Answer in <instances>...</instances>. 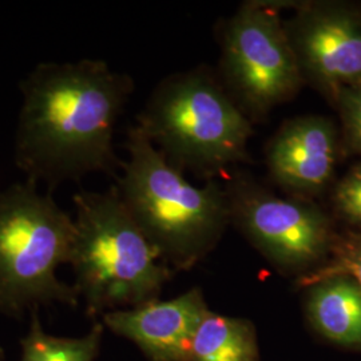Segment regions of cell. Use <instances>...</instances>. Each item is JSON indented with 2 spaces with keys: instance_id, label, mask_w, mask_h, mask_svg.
<instances>
[{
  "instance_id": "1",
  "label": "cell",
  "mask_w": 361,
  "mask_h": 361,
  "mask_svg": "<svg viewBox=\"0 0 361 361\" xmlns=\"http://www.w3.org/2000/svg\"><path fill=\"white\" fill-rule=\"evenodd\" d=\"M15 164L49 193L116 168L114 129L133 82L104 61L39 63L20 82Z\"/></svg>"
},
{
  "instance_id": "2",
  "label": "cell",
  "mask_w": 361,
  "mask_h": 361,
  "mask_svg": "<svg viewBox=\"0 0 361 361\" xmlns=\"http://www.w3.org/2000/svg\"><path fill=\"white\" fill-rule=\"evenodd\" d=\"M126 149L116 188L123 205L168 265L190 268L232 219L231 198L217 183L197 188L185 180L138 126Z\"/></svg>"
},
{
  "instance_id": "3",
  "label": "cell",
  "mask_w": 361,
  "mask_h": 361,
  "mask_svg": "<svg viewBox=\"0 0 361 361\" xmlns=\"http://www.w3.org/2000/svg\"><path fill=\"white\" fill-rule=\"evenodd\" d=\"M70 265L89 317L154 301L171 269L123 205L118 189L74 194Z\"/></svg>"
},
{
  "instance_id": "4",
  "label": "cell",
  "mask_w": 361,
  "mask_h": 361,
  "mask_svg": "<svg viewBox=\"0 0 361 361\" xmlns=\"http://www.w3.org/2000/svg\"><path fill=\"white\" fill-rule=\"evenodd\" d=\"M74 217L51 193L25 180L0 190V313L23 317L27 312L63 304L77 307L74 285L56 271L71 261Z\"/></svg>"
},
{
  "instance_id": "5",
  "label": "cell",
  "mask_w": 361,
  "mask_h": 361,
  "mask_svg": "<svg viewBox=\"0 0 361 361\" xmlns=\"http://www.w3.org/2000/svg\"><path fill=\"white\" fill-rule=\"evenodd\" d=\"M176 166L217 170L244 159L252 126L219 85L202 73L165 79L138 125Z\"/></svg>"
},
{
  "instance_id": "6",
  "label": "cell",
  "mask_w": 361,
  "mask_h": 361,
  "mask_svg": "<svg viewBox=\"0 0 361 361\" xmlns=\"http://www.w3.org/2000/svg\"><path fill=\"white\" fill-rule=\"evenodd\" d=\"M224 70L241 104L265 114L296 94L304 78L285 23L273 6L247 3L224 35Z\"/></svg>"
},
{
  "instance_id": "7",
  "label": "cell",
  "mask_w": 361,
  "mask_h": 361,
  "mask_svg": "<svg viewBox=\"0 0 361 361\" xmlns=\"http://www.w3.org/2000/svg\"><path fill=\"white\" fill-rule=\"evenodd\" d=\"M231 210L232 219L265 257L300 277L329 255L335 240L328 217L305 201L243 188L233 194Z\"/></svg>"
},
{
  "instance_id": "8",
  "label": "cell",
  "mask_w": 361,
  "mask_h": 361,
  "mask_svg": "<svg viewBox=\"0 0 361 361\" xmlns=\"http://www.w3.org/2000/svg\"><path fill=\"white\" fill-rule=\"evenodd\" d=\"M285 28L304 79L335 101L361 80V13L337 3L301 4Z\"/></svg>"
},
{
  "instance_id": "9",
  "label": "cell",
  "mask_w": 361,
  "mask_h": 361,
  "mask_svg": "<svg viewBox=\"0 0 361 361\" xmlns=\"http://www.w3.org/2000/svg\"><path fill=\"white\" fill-rule=\"evenodd\" d=\"M209 308L200 289L102 316V325L135 344L150 361H186L190 340Z\"/></svg>"
},
{
  "instance_id": "10",
  "label": "cell",
  "mask_w": 361,
  "mask_h": 361,
  "mask_svg": "<svg viewBox=\"0 0 361 361\" xmlns=\"http://www.w3.org/2000/svg\"><path fill=\"white\" fill-rule=\"evenodd\" d=\"M338 157V135L332 121L319 116L288 122L268 152L273 178L293 193H320L332 180Z\"/></svg>"
},
{
  "instance_id": "11",
  "label": "cell",
  "mask_w": 361,
  "mask_h": 361,
  "mask_svg": "<svg viewBox=\"0 0 361 361\" xmlns=\"http://www.w3.org/2000/svg\"><path fill=\"white\" fill-rule=\"evenodd\" d=\"M308 288L312 326L337 345L361 349L360 285L349 276H334Z\"/></svg>"
},
{
  "instance_id": "12",
  "label": "cell",
  "mask_w": 361,
  "mask_h": 361,
  "mask_svg": "<svg viewBox=\"0 0 361 361\" xmlns=\"http://www.w3.org/2000/svg\"><path fill=\"white\" fill-rule=\"evenodd\" d=\"M257 334L245 319L207 310L198 324L186 361H258Z\"/></svg>"
},
{
  "instance_id": "13",
  "label": "cell",
  "mask_w": 361,
  "mask_h": 361,
  "mask_svg": "<svg viewBox=\"0 0 361 361\" xmlns=\"http://www.w3.org/2000/svg\"><path fill=\"white\" fill-rule=\"evenodd\" d=\"M30 328L20 340L19 361H95L102 343L104 325L97 323L80 337H59L47 334L39 319V310L31 313Z\"/></svg>"
},
{
  "instance_id": "14",
  "label": "cell",
  "mask_w": 361,
  "mask_h": 361,
  "mask_svg": "<svg viewBox=\"0 0 361 361\" xmlns=\"http://www.w3.org/2000/svg\"><path fill=\"white\" fill-rule=\"evenodd\" d=\"M331 259L298 279L300 286H310L334 276H349L361 286V233L335 235Z\"/></svg>"
},
{
  "instance_id": "15",
  "label": "cell",
  "mask_w": 361,
  "mask_h": 361,
  "mask_svg": "<svg viewBox=\"0 0 361 361\" xmlns=\"http://www.w3.org/2000/svg\"><path fill=\"white\" fill-rule=\"evenodd\" d=\"M334 102L340 111L347 147L361 154V80L341 89Z\"/></svg>"
},
{
  "instance_id": "16",
  "label": "cell",
  "mask_w": 361,
  "mask_h": 361,
  "mask_svg": "<svg viewBox=\"0 0 361 361\" xmlns=\"http://www.w3.org/2000/svg\"><path fill=\"white\" fill-rule=\"evenodd\" d=\"M336 210L349 224L361 228V164L350 169L336 186Z\"/></svg>"
},
{
  "instance_id": "17",
  "label": "cell",
  "mask_w": 361,
  "mask_h": 361,
  "mask_svg": "<svg viewBox=\"0 0 361 361\" xmlns=\"http://www.w3.org/2000/svg\"><path fill=\"white\" fill-rule=\"evenodd\" d=\"M4 359V352H3V348L0 347V361H3Z\"/></svg>"
}]
</instances>
